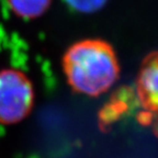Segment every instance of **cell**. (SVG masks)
I'll list each match as a JSON object with an SVG mask.
<instances>
[{"instance_id": "cell-1", "label": "cell", "mask_w": 158, "mask_h": 158, "mask_svg": "<svg viewBox=\"0 0 158 158\" xmlns=\"http://www.w3.org/2000/svg\"><path fill=\"white\" fill-rule=\"evenodd\" d=\"M63 70L77 94L99 97L112 88L120 77V64L112 45L104 40L86 39L66 49Z\"/></svg>"}, {"instance_id": "cell-5", "label": "cell", "mask_w": 158, "mask_h": 158, "mask_svg": "<svg viewBox=\"0 0 158 158\" xmlns=\"http://www.w3.org/2000/svg\"><path fill=\"white\" fill-rule=\"evenodd\" d=\"M65 1L72 9L78 12L92 13L103 8L108 0H65Z\"/></svg>"}, {"instance_id": "cell-3", "label": "cell", "mask_w": 158, "mask_h": 158, "mask_svg": "<svg viewBox=\"0 0 158 158\" xmlns=\"http://www.w3.org/2000/svg\"><path fill=\"white\" fill-rule=\"evenodd\" d=\"M136 94L149 112H156L158 99V58L152 52L144 58L136 78Z\"/></svg>"}, {"instance_id": "cell-4", "label": "cell", "mask_w": 158, "mask_h": 158, "mask_svg": "<svg viewBox=\"0 0 158 158\" xmlns=\"http://www.w3.org/2000/svg\"><path fill=\"white\" fill-rule=\"evenodd\" d=\"M7 3L17 17L32 20L44 15L51 7L52 0H7Z\"/></svg>"}, {"instance_id": "cell-2", "label": "cell", "mask_w": 158, "mask_h": 158, "mask_svg": "<svg viewBox=\"0 0 158 158\" xmlns=\"http://www.w3.org/2000/svg\"><path fill=\"white\" fill-rule=\"evenodd\" d=\"M34 87L20 69L0 70V124L12 125L23 121L34 106Z\"/></svg>"}]
</instances>
